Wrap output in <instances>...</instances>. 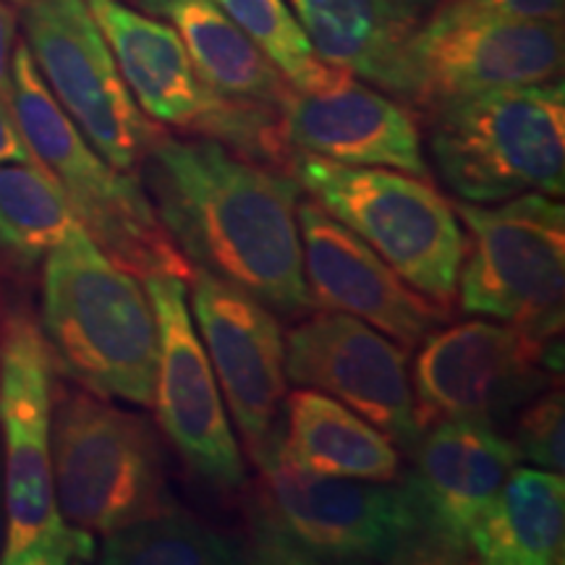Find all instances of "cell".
<instances>
[{
	"label": "cell",
	"mask_w": 565,
	"mask_h": 565,
	"mask_svg": "<svg viewBox=\"0 0 565 565\" xmlns=\"http://www.w3.org/2000/svg\"><path fill=\"white\" fill-rule=\"evenodd\" d=\"M162 228L194 267L278 315L312 307L299 233V183L212 139L162 134L139 166Z\"/></svg>",
	"instance_id": "6da1fadb"
},
{
	"label": "cell",
	"mask_w": 565,
	"mask_h": 565,
	"mask_svg": "<svg viewBox=\"0 0 565 565\" xmlns=\"http://www.w3.org/2000/svg\"><path fill=\"white\" fill-rule=\"evenodd\" d=\"M249 456L257 463L246 492L254 563H445L404 479L309 475L280 456L278 427Z\"/></svg>",
	"instance_id": "7a4b0ae2"
},
{
	"label": "cell",
	"mask_w": 565,
	"mask_h": 565,
	"mask_svg": "<svg viewBox=\"0 0 565 565\" xmlns=\"http://www.w3.org/2000/svg\"><path fill=\"white\" fill-rule=\"evenodd\" d=\"M42 267L40 330L71 383L108 401L150 408L158 377V320L145 282L76 228Z\"/></svg>",
	"instance_id": "3957f363"
},
{
	"label": "cell",
	"mask_w": 565,
	"mask_h": 565,
	"mask_svg": "<svg viewBox=\"0 0 565 565\" xmlns=\"http://www.w3.org/2000/svg\"><path fill=\"white\" fill-rule=\"evenodd\" d=\"M13 121L34 158L58 181L76 221L116 265L141 280L168 273L192 282L194 265L162 228L139 175L113 168L53 97L24 40L11 58Z\"/></svg>",
	"instance_id": "277c9868"
},
{
	"label": "cell",
	"mask_w": 565,
	"mask_h": 565,
	"mask_svg": "<svg viewBox=\"0 0 565 565\" xmlns=\"http://www.w3.org/2000/svg\"><path fill=\"white\" fill-rule=\"evenodd\" d=\"M55 364L40 322L13 307L0 333V450H3L6 565L95 561V534L68 524L53 482L51 422Z\"/></svg>",
	"instance_id": "5b68a950"
},
{
	"label": "cell",
	"mask_w": 565,
	"mask_h": 565,
	"mask_svg": "<svg viewBox=\"0 0 565 565\" xmlns=\"http://www.w3.org/2000/svg\"><path fill=\"white\" fill-rule=\"evenodd\" d=\"M429 154L458 200L565 192L563 79L492 89L429 110Z\"/></svg>",
	"instance_id": "8992f818"
},
{
	"label": "cell",
	"mask_w": 565,
	"mask_h": 565,
	"mask_svg": "<svg viewBox=\"0 0 565 565\" xmlns=\"http://www.w3.org/2000/svg\"><path fill=\"white\" fill-rule=\"evenodd\" d=\"M51 456L58 511L89 534L105 536L179 505L154 424L79 385H55Z\"/></svg>",
	"instance_id": "52a82bcc"
},
{
	"label": "cell",
	"mask_w": 565,
	"mask_h": 565,
	"mask_svg": "<svg viewBox=\"0 0 565 565\" xmlns=\"http://www.w3.org/2000/svg\"><path fill=\"white\" fill-rule=\"evenodd\" d=\"M288 175L312 202L370 244L408 286L448 309L458 294L466 236L454 204L427 179L343 166L294 150Z\"/></svg>",
	"instance_id": "ba28073f"
},
{
	"label": "cell",
	"mask_w": 565,
	"mask_h": 565,
	"mask_svg": "<svg viewBox=\"0 0 565 565\" xmlns=\"http://www.w3.org/2000/svg\"><path fill=\"white\" fill-rule=\"evenodd\" d=\"M469 238L458 273L461 309L503 320L536 343L563 338L565 207L526 192L482 207L450 202Z\"/></svg>",
	"instance_id": "9c48e42d"
},
{
	"label": "cell",
	"mask_w": 565,
	"mask_h": 565,
	"mask_svg": "<svg viewBox=\"0 0 565 565\" xmlns=\"http://www.w3.org/2000/svg\"><path fill=\"white\" fill-rule=\"evenodd\" d=\"M563 21L519 19L469 0H440L406 51L401 103L414 113L492 89L557 82Z\"/></svg>",
	"instance_id": "30bf717a"
},
{
	"label": "cell",
	"mask_w": 565,
	"mask_h": 565,
	"mask_svg": "<svg viewBox=\"0 0 565 565\" xmlns=\"http://www.w3.org/2000/svg\"><path fill=\"white\" fill-rule=\"evenodd\" d=\"M21 24L34 66L76 129L113 168L137 173L166 129L134 100L87 0H30Z\"/></svg>",
	"instance_id": "8fae6325"
},
{
	"label": "cell",
	"mask_w": 565,
	"mask_h": 565,
	"mask_svg": "<svg viewBox=\"0 0 565 565\" xmlns=\"http://www.w3.org/2000/svg\"><path fill=\"white\" fill-rule=\"evenodd\" d=\"M158 320L154 404L160 429L183 463L221 492L246 490V466L225 414L215 372L194 330L189 282L168 273L141 278Z\"/></svg>",
	"instance_id": "7c38bea8"
},
{
	"label": "cell",
	"mask_w": 565,
	"mask_h": 565,
	"mask_svg": "<svg viewBox=\"0 0 565 565\" xmlns=\"http://www.w3.org/2000/svg\"><path fill=\"white\" fill-rule=\"evenodd\" d=\"M419 345L412 391L422 433L458 416L494 424L563 377L545 366L547 343L532 341L513 324L461 322L437 328Z\"/></svg>",
	"instance_id": "4fadbf2b"
},
{
	"label": "cell",
	"mask_w": 565,
	"mask_h": 565,
	"mask_svg": "<svg viewBox=\"0 0 565 565\" xmlns=\"http://www.w3.org/2000/svg\"><path fill=\"white\" fill-rule=\"evenodd\" d=\"M286 377L341 401L398 448L419 440L408 349L359 317L320 312L296 324L286 335Z\"/></svg>",
	"instance_id": "5bb4252c"
},
{
	"label": "cell",
	"mask_w": 565,
	"mask_h": 565,
	"mask_svg": "<svg viewBox=\"0 0 565 565\" xmlns=\"http://www.w3.org/2000/svg\"><path fill=\"white\" fill-rule=\"evenodd\" d=\"M192 317L223 387L246 450L263 445L278 424L288 391L286 338L273 309L202 267L192 275Z\"/></svg>",
	"instance_id": "9a60e30c"
},
{
	"label": "cell",
	"mask_w": 565,
	"mask_h": 565,
	"mask_svg": "<svg viewBox=\"0 0 565 565\" xmlns=\"http://www.w3.org/2000/svg\"><path fill=\"white\" fill-rule=\"evenodd\" d=\"M312 307L359 317L412 351L448 322V309L416 291L351 228L317 202L296 207Z\"/></svg>",
	"instance_id": "2e32d148"
},
{
	"label": "cell",
	"mask_w": 565,
	"mask_h": 565,
	"mask_svg": "<svg viewBox=\"0 0 565 565\" xmlns=\"http://www.w3.org/2000/svg\"><path fill=\"white\" fill-rule=\"evenodd\" d=\"M412 454L414 466L404 482L445 563L469 561L471 526L519 466V450L492 422L458 416L429 424Z\"/></svg>",
	"instance_id": "e0dca14e"
},
{
	"label": "cell",
	"mask_w": 565,
	"mask_h": 565,
	"mask_svg": "<svg viewBox=\"0 0 565 565\" xmlns=\"http://www.w3.org/2000/svg\"><path fill=\"white\" fill-rule=\"evenodd\" d=\"M282 137L299 152L343 166L393 168L429 179L416 113L343 71L324 89L288 92L280 105Z\"/></svg>",
	"instance_id": "ac0fdd59"
},
{
	"label": "cell",
	"mask_w": 565,
	"mask_h": 565,
	"mask_svg": "<svg viewBox=\"0 0 565 565\" xmlns=\"http://www.w3.org/2000/svg\"><path fill=\"white\" fill-rule=\"evenodd\" d=\"M330 66L404 95L406 51L440 0H288Z\"/></svg>",
	"instance_id": "d6986e66"
},
{
	"label": "cell",
	"mask_w": 565,
	"mask_h": 565,
	"mask_svg": "<svg viewBox=\"0 0 565 565\" xmlns=\"http://www.w3.org/2000/svg\"><path fill=\"white\" fill-rule=\"evenodd\" d=\"M278 450L296 469L320 477L393 482L401 475V454L391 437L341 401L309 387L286 398Z\"/></svg>",
	"instance_id": "ffe728a7"
},
{
	"label": "cell",
	"mask_w": 565,
	"mask_h": 565,
	"mask_svg": "<svg viewBox=\"0 0 565 565\" xmlns=\"http://www.w3.org/2000/svg\"><path fill=\"white\" fill-rule=\"evenodd\" d=\"M469 555L487 565L565 561V479L515 466L469 532Z\"/></svg>",
	"instance_id": "44dd1931"
},
{
	"label": "cell",
	"mask_w": 565,
	"mask_h": 565,
	"mask_svg": "<svg viewBox=\"0 0 565 565\" xmlns=\"http://www.w3.org/2000/svg\"><path fill=\"white\" fill-rule=\"evenodd\" d=\"M179 34L204 84L236 100L280 108L291 84L267 61L217 0H137Z\"/></svg>",
	"instance_id": "7402d4cb"
},
{
	"label": "cell",
	"mask_w": 565,
	"mask_h": 565,
	"mask_svg": "<svg viewBox=\"0 0 565 565\" xmlns=\"http://www.w3.org/2000/svg\"><path fill=\"white\" fill-rule=\"evenodd\" d=\"M58 181L32 162H0V254L21 273L79 228Z\"/></svg>",
	"instance_id": "603a6c76"
},
{
	"label": "cell",
	"mask_w": 565,
	"mask_h": 565,
	"mask_svg": "<svg viewBox=\"0 0 565 565\" xmlns=\"http://www.w3.org/2000/svg\"><path fill=\"white\" fill-rule=\"evenodd\" d=\"M97 561L105 565H233L249 550L175 505L152 519L105 534Z\"/></svg>",
	"instance_id": "cb8c5ba5"
},
{
	"label": "cell",
	"mask_w": 565,
	"mask_h": 565,
	"mask_svg": "<svg viewBox=\"0 0 565 565\" xmlns=\"http://www.w3.org/2000/svg\"><path fill=\"white\" fill-rule=\"evenodd\" d=\"M217 3L294 89H324L343 74V68L330 66L317 55L301 21L286 0H217Z\"/></svg>",
	"instance_id": "d4e9b609"
},
{
	"label": "cell",
	"mask_w": 565,
	"mask_h": 565,
	"mask_svg": "<svg viewBox=\"0 0 565 565\" xmlns=\"http://www.w3.org/2000/svg\"><path fill=\"white\" fill-rule=\"evenodd\" d=\"M565 395L563 385L550 387V393L532 398L524 414L515 422L513 445L519 458L534 463L536 469L561 471L565 469Z\"/></svg>",
	"instance_id": "484cf974"
},
{
	"label": "cell",
	"mask_w": 565,
	"mask_h": 565,
	"mask_svg": "<svg viewBox=\"0 0 565 565\" xmlns=\"http://www.w3.org/2000/svg\"><path fill=\"white\" fill-rule=\"evenodd\" d=\"M17 45V11L9 0H0V105L13 116V84H11V58Z\"/></svg>",
	"instance_id": "4316f807"
},
{
	"label": "cell",
	"mask_w": 565,
	"mask_h": 565,
	"mask_svg": "<svg viewBox=\"0 0 565 565\" xmlns=\"http://www.w3.org/2000/svg\"><path fill=\"white\" fill-rule=\"evenodd\" d=\"M469 3L505 13V17L542 21H563L565 11V0H469Z\"/></svg>",
	"instance_id": "83f0119b"
},
{
	"label": "cell",
	"mask_w": 565,
	"mask_h": 565,
	"mask_svg": "<svg viewBox=\"0 0 565 565\" xmlns=\"http://www.w3.org/2000/svg\"><path fill=\"white\" fill-rule=\"evenodd\" d=\"M0 162H32V166H40L30 147H26L24 137H21L13 116L3 108V105H0ZM42 171H45V168H42Z\"/></svg>",
	"instance_id": "f1b7e54d"
},
{
	"label": "cell",
	"mask_w": 565,
	"mask_h": 565,
	"mask_svg": "<svg viewBox=\"0 0 565 565\" xmlns=\"http://www.w3.org/2000/svg\"><path fill=\"white\" fill-rule=\"evenodd\" d=\"M24 286V273L19 267H13L9 259L0 254V320L11 312L13 307H19V291Z\"/></svg>",
	"instance_id": "f546056e"
},
{
	"label": "cell",
	"mask_w": 565,
	"mask_h": 565,
	"mask_svg": "<svg viewBox=\"0 0 565 565\" xmlns=\"http://www.w3.org/2000/svg\"><path fill=\"white\" fill-rule=\"evenodd\" d=\"M6 542V498H3V450H0V555Z\"/></svg>",
	"instance_id": "4dcf8cb0"
},
{
	"label": "cell",
	"mask_w": 565,
	"mask_h": 565,
	"mask_svg": "<svg viewBox=\"0 0 565 565\" xmlns=\"http://www.w3.org/2000/svg\"><path fill=\"white\" fill-rule=\"evenodd\" d=\"M9 3H13V6H19V9H21V6H26V3H30V0H9Z\"/></svg>",
	"instance_id": "1f68e13d"
},
{
	"label": "cell",
	"mask_w": 565,
	"mask_h": 565,
	"mask_svg": "<svg viewBox=\"0 0 565 565\" xmlns=\"http://www.w3.org/2000/svg\"><path fill=\"white\" fill-rule=\"evenodd\" d=\"M6 317H9V315H6ZM6 317H3V320H0V333H3V322H6Z\"/></svg>",
	"instance_id": "d6a6232c"
},
{
	"label": "cell",
	"mask_w": 565,
	"mask_h": 565,
	"mask_svg": "<svg viewBox=\"0 0 565 565\" xmlns=\"http://www.w3.org/2000/svg\"><path fill=\"white\" fill-rule=\"evenodd\" d=\"M134 3H137V0H134Z\"/></svg>",
	"instance_id": "836d02e7"
}]
</instances>
